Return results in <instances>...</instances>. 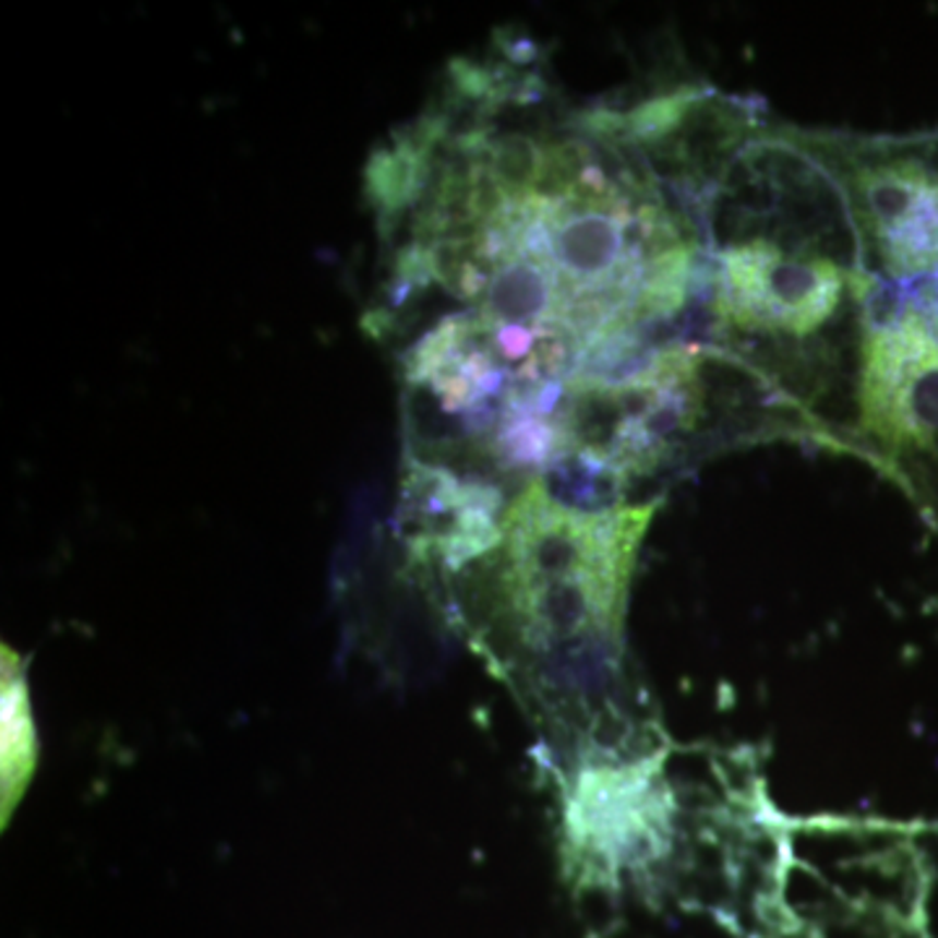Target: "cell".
<instances>
[{
	"label": "cell",
	"mask_w": 938,
	"mask_h": 938,
	"mask_svg": "<svg viewBox=\"0 0 938 938\" xmlns=\"http://www.w3.org/2000/svg\"><path fill=\"white\" fill-rule=\"evenodd\" d=\"M431 214L435 272L516 363L610 371L673 318L696 277L692 225L621 154L585 139L469 141ZM576 378V381H579Z\"/></svg>",
	"instance_id": "6da1fadb"
},
{
	"label": "cell",
	"mask_w": 938,
	"mask_h": 938,
	"mask_svg": "<svg viewBox=\"0 0 938 938\" xmlns=\"http://www.w3.org/2000/svg\"><path fill=\"white\" fill-rule=\"evenodd\" d=\"M714 311L720 324L748 339L803 345L857 300L863 266L850 269L823 248L756 230L725 240L714 256Z\"/></svg>",
	"instance_id": "3957f363"
},
{
	"label": "cell",
	"mask_w": 938,
	"mask_h": 938,
	"mask_svg": "<svg viewBox=\"0 0 938 938\" xmlns=\"http://www.w3.org/2000/svg\"><path fill=\"white\" fill-rule=\"evenodd\" d=\"M3 823L9 810L22 801L26 782L35 772L37 741L32 722L26 683L16 657L3 647Z\"/></svg>",
	"instance_id": "277c9868"
},
{
	"label": "cell",
	"mask_w": 938,
	"mask_h": 938,
	"mask_svg": "<svg viewBox=\"0 0 938 938\" xmlns=\"http://www.w3.org/2000/svg\"><path fill=\"white\" fill-rule=\"evenodd\" d=\"M654 506L587 501L538 478L469 568L472 639L581 763L662 754L626 657L628 592Z\"/></svg>",
	"instance_id": "7a4b0ae2"
}]
</instances>
